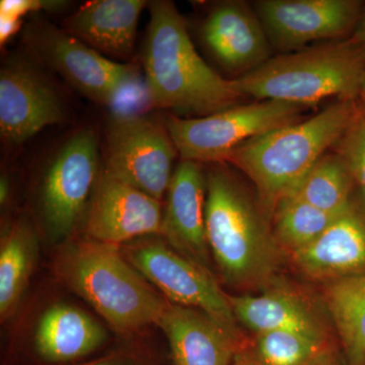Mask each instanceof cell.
Masks as SVG:
<instances>
[{
    "label": "cell",
    "instance_id": "cell-19",
    "mask_svg": "<svg viewBox=\"0 0 365 365\" xmlns=\"http://www.w3.org/2000/svg\"><path fill=\"white\" fill-rule=\"evenodd\" d=\"M144 0H93L64 21L69 35L102 55L126 60L133 53Z\"/></svg>",
    "mask_w": 365,
    "mask_h": 365
},
{
    "label": "cell",
    "instance_id": "cell-10",
    "mask_svg": "<svg viewBox=\"0 0 365 365\" xmlns=\"http://www.w3.org/2000/svg\"><path fill=\"white\" fill-rule=\"evenodd\" d=\"M98 176L97 135L79 129L56 150L43 177L41 211L53 240L66 239L76 228Z\"/></svg>",
    "mask_w": 365,
    "mask_h": 365
},
{
    "label": "cell",
    "instance_id": "cell-13",
    "mask_svg": "<svg viewBox=\"0 0 365 365\" xmlns=\"http://www.w3.org/2000/svg\"><path fill=\"white\" fill-rule=\"evenodd\" d=\"M163 210L160 201L100 173L88 217V239L121 246L140 237L160 235Z\"/></svg>",
    "mask_w": 365,
    "mask_h": 365
},
{
    "label": "cell",
    "instance_id": "cell-7",
    "mask_svg": "<svg viewBox=\"0 0 365 365\" xmlns=\"http://www.w3.org/2000/svg\"><path fill=\"white\" fill-rule=\"evenodd\" d=\"M24 39L36 60L98 104L112 108L140 81L134 64L112 61L42 19L31 21Z\"/></svg>",
    "mask_w": 365,
    "mask_h": 365
},
{
    "label": "cell",
    "instance_id": "cell-34",
    "mask_svg": "<svg viewBox=\"0 0 365 365\" xmlns=\"http://www.w3.org/2000/svg\"><path fill=\"white\" fill-rule=\"evenodd\" d=\"M232 365H249V364H244V362H240V361H237V360H234V362H232Z\"/></svg>",
    "mask_w": 365,
    "mask_h": 365
},
{
    "label": "cell",
    "instance_id": "cell-9",
    "mask_svg": "<svg viewBox=\"0 0 365 365\" xmlns=\"http://www.w3.org/2000/svg\"><path fill=\"white\" fill-rule=\"evenodd\" d=\"M177 153L165 125L143 115L112 116L108 123L106 172L160 202Z\"/></svg>",
    "mask_w": 365,
    "mask_h": 365
},
{
    "label": "cell",
    "instance_id": "cell-25",
    "mask_svg": "<svg viewBox=\"0 0 365 365\" xmlns=\"http://www.w3.org/2000/svg\"><path fill=\"white\" fill-rule=\"evenodd\" d=\"M339 215L326 212L294 196L284 197L271 218L274 237L288 256L318 239Z\"/></svg>",
    "mask_w": 365,
    "mask_h": 365
},
{
    "label": "cell",
    "instance_id": "cell-24",
    "mask_svg": "<svg viewBox=\"0 0 365 365\" xmlns=\"http://www.w3.org/2000/svg\"><path fill=\"white\" fill-rule=\"evenodd\" d=\"M356 193L349 167L336 151L327 153L319 158L288 196L326 212L339 215L351 203Z\"/></svg>",
    "mask_w": 365,
    "mask_h": 365
},
{
    "label": "cell",
    "instance_id": "cell-3",
    "mask_svg": "<svg viewBox=\"0 0 365 365\" xmlns=\"http://www.w3.org/2000/svg\"><path fill=\"white\" fill-rule=\"evenodd\" d=\"M361 112L356 100H338L307 119L242 144L225 158L253 182L272 218L281 199L289 195L319 158L336 148Z\"/></svg>",
    "mask_w": 365,
    "mask_h": 365
},
{
    "label": "cell",
    "instance_id": "cell-28",
    "mask_svg": "<svg viewBox=\"0 0 365 365\" xmlns=\"http://www.w3.org/2000/svg\"><path fill=\"white\" fill-rule=\"evenodd\" d=\"M21 21V19L1 16V21H0V40H1V44L6 42L9 38L13 37V35L20 30Z\"/></svg>",
    "mask_w": 365,
    "mask_h": 365
},
{
    "label": "cell",
    "instance_id": "cell-27",
    "mask_svg": "<svg viewBox=\"0 0 365 365\" xmlns=\"http://www.w3.org/2000/svg\"><path fill=\"white\" fill-rule=\"evenodd\" d=\"M64 6L63 1H40V0H2L0 6L1 16H11V18L21 19L24 14L36 13L43 9H53L55 11Z\"/></svg>",
    "mask_w": 365,
    "mask_h": 365
},
{
    "label": "cell",
    "instance_id": "cell-23",
    "mask_svg": "<svg viewBox=\"0 0 365 365\" xmlns=\"http://www.w3.org/2000/svg\"><path fill=\"white\" fill-rule=\"evenodd\" d=\"M38 237L25 220H16L4 235L0 248V317L11 318L28 287L36 261Z\"/></svg>",
    "mask_w": 365,
    "mask_h": 365
},
{
    "label": "cell",
    "instance_id": "cell-33",
    "mask_svg": "<svg viewBox=\"0 0 365 365\" xmlns=\"http://www.w3.org/2000/svg\"><path fill=\"white\" fill-rule=\"evenodd\" d=\"M93 365H125L123 364H120V362L117 361H104V362H98V364H93Z\"/></svg>",
    "mask_w": 365,
    "mask_h": 365
},
{
    "label": "cell",
    "instance_id": "cell-29",
    "mask_svg": "<svg viewBox=\"0 0 365 365\" xmlns=\"http://www.w3.org/2000/svg\"><path fill=\"white\" fill-rule=\"evenodd\" d=\"M351 39L357 43L365 51V14L361 16L354 32L352 34Z\"/></svg>",
    "mask_w": 365,
    "mask_h": 365
},
{
    "label": "cell",
    "instance_id": "cell-26",
    "mask_svg": "<svg viewBox=\"0 0 365 365\" xmlns=\"http://www.w3.org/2000/svg\"><path fill=\"white\" fill-rule=\"evenodd\" d=\"M336 148L347 163L357 193L365 204V115L362 110Z\"/></svg>",
    "mask_w": 365,
    "mask_h": 365
},
{
    "label": "cell",
    "instance_id": "cell-31",
    "mask_svg": "<svg viewBox=\"0 0 365 365\" xmlns=\"http://www.w3.org/2000/svg\"><path fill=\"white\" fill-rule=\"evenodd\" d=\"M319 365H345L342 364L339 357L337 356L335 352L331 354L330 356L327 357L324 359Z\"/></svg>",
    "mask_w": 365,
    "mask_h": 365
},
{
    "label": "cell",
    "instance_id": "cell-2",
    "mask_svg": "<svg viewBox=\"0 0 365 365\" xmlns=\"http://www.w3.org/2000/svg\"><path fill=\"white\" fill-rule=\"evenodd\" d=\"M143 64L151 108L204 117L237 105L242 96L198 54L174 2H148Z\"/></svg>",
    "mask_w": 365,
    "mask_h": 365
},
{
    "label": "cell",
    "instance_id": "cell-14",
    "mask_svg": "<svg viewBox=\"0 0 365 365\" xmlns=\"http://www.w3.org/2000/svg\"><path fill=\"white\" fill-rule=\"evenodd\" d=\"M237 323L254 334L287 331L331 339L330 316L304 290L276 278L260 294L230 297Z\"/></svg>",
    "mask_w": 365,
    "mask_h": 365
},
{
    "label": "cell",
    "instance_id": "cell-30",
    "mask_svg": "<svg viewBox=\"0 0 365 365\" xmlns=\"http://www.w3.org/2000/svg\"><path fill=\"white\" fill-rule=\"evenodd\" d=\"M9 182H7V179L6 177L2 176L1 181H0V202H1V205L6 204L7 199H9Z\"/></svg>",
    "mask_w": 365,
    "mask_h": 365
},
{
    "label": "cell",
    "instance_id": "cell-1",
    "mask_svg": "<svg viewBox=\"0 0 365 365\" xmlns=\"http://www.w3.org/2000/svg\"><path fill=\"white\" fill-rule=\"evenodd\" d=\"M206 174L205 225L211 256L220 276L240 290L264 289L278 278L282 250L258 196L225 163Z\"/></svg>",
    "mask_w": 365,
    "mask_h": 365
},
{
    "label": "cell",
    "instance_id": "cell-15",
    "mask_svg": "<svg viewBox=\"0 0 365 365\" xmlns=\"http://www.w3.org/2000/svg\"><path fill=\"white\" fill-rule=\"evenodd\" d=\"M200 36L217 63L240 76L271 58L272 46L254 7L246 2L215 4L204 19Z\"/></svg>",
    "mask_w": 365,
    "mask_h": 365
},
{
    "label": "cell",
    "instance_id": "cell-22",
    "mask_svg": "<svg viewBox=\"0 0 365 365\" xmlns=\"http://www.w3.org/2000/svg\"><path fill=\"white\" fill-rule=\"evenodd\" d=\"M334 352L331 339L272 331L245 340L235 360L249 365H319Z\"/></svg>",
    "mask_w": 365,
    "mask_h": 365
},
{
    "label": "cell",
    "instance_id": "cell-11",
    "mask_svg": "<svg viewBox=\"0 0 365 365\" xmlns=\"http://www.w3.org/2000/svg\"><path fill=\"white\" fill-rule=\"evenodd\" d=\"M356 0H260L254 9L272 48L284 53L309 43L339 41L361 19Z\"/></svg>",
    "mask_w": 365,
    "mask_h": 365
},
{
    "label": "cell",
    "instance_id": "cell-17",
    "mask_svg": "<svg viewBox=\"0 0 365 365\" xmlns=\"http://www.w3.org/2000/svg\"><path fill=\"white\" fill-rule=\"evenodd\" d=\"M205 202L206 175L201 163L182 160L168 189L160 235L178 253L211 271Z\"/></svg>",
    "mask_w": 365,
    "mask_h": 365
},
{
    "label": "cell",
    "instance_id": "cell-6",
    "mask_svg": "<svg viewBox=\"0 0 365 365\" xmlns=\"http://www.w3.org/2000/svg\"><path fill=\"white\" fill-rule=\"evenodd\" d=\"M307 109L278 101H256L204 117L168 116L165 125L182 160L222 163L247 141L300 121Z\"/></svg>",
    "mask_w": 365,
    "mask_h": 365
},
{
    "label": "cell",
    "instance_id": "cell-21",
    "mask_svg": "<svg viewBox=\"0 0 365 365\" xmlns=\"http://www.w3.org/2000/svg\"><path fill=\"white\" fill-rule=\"evenodd\" d=\"M323 302L347 365H365V275L327 283Z\"/></svg>",
    "mask_w": 365,
    "mask_h": 365
},
{
    "label": "cell",
    "instance_id": "cell-5",
    "mask_svg": "<svg viewBox=\"0 0 365 365\" xmlns=\"http://www.w3.org/2000/svg\"><path fill=\"white\" fill-rule=\"evenodd\" d=\"M364 78L365 51L349 38L283 53L234 79L244 98L309 108L331 98L357 100Z\"/></svg>",
    "mask_w": 365,
    "mask_h": 365
},
{
    "label": "cell",
    "instance_id": "cell-8",
    "mask_svg": "<svg viewBox=\"0 0 365 365\" xmlns=\"http://www.w3.org/2000/svg\"><path fill=\"white\" fill-rule=\"evenodd\" d=\"M122 253L169 302L204 312L227 332L244 340L230 295L220 287L212 271L178 253L165 240L131 242L125 245Z\"/></svg>",
    "mask_w": 365,
    "mask_h": 365
},
{
    "label": "cell",
    "instance_id": "cell-18",
    "mask_svg": "<svg viewBox=\"0 0 365 365\" xmlns=\"http://www.w3.org/2000/svg\"><path fill=\"white\" fill-rule=\"evenodd\" d=\"M175 365H232L245 340L199 309L168 302L158 321Z\"/></svg>",
    "mask_w": 365,
    "mask_h": 365
},
{
    "label": "cell",
    "instance_id": "cell-32",
    "mask_svg": "<svg viewBox=\"0 0 365 365\" xmlns=\"http://www.w3.org/2000/svg\"><path fill=\"white\" fill-rule=\"evenodd\" d=\"M360 102H361L362 104V112H364V114L365 115V78L364 83H362L361 88H360V93H359V97Z\"/></svg>",
    "mask_w": 365,
    "mask_h": 365
},
{
    "label": "cell",
    "instance_id": "cell-12",
    "mask_svg": "<svg viewBox=\"0 0 365 365\" xmlns=\"http://www.w3.org/2000/svg\"><path fill=\"white\" fill-rule=\"evenodd\" d=\"M66 117L61 98L37 66L7 60L0 71V133L6 143L20 145Z\"/></svg>",
    "mask_w": 365,
    "mask_h": 365
},
{
    "label": "cell",
    "instance_id": "cell-16",
    "mask_svg": "<svg viewBox=\"0 0 365 365\" xmlns=\"http://www.w3.org/2000/svg\"><path fill=\"white\" fill-rule=\"evenodd\" d=\"M312 279L333 282L365 275V204L359 193L318 239L288 255Z\"/></svg>",
    "mask_w": 365,
    "mask_h": 365
},
{
    "label": "cell",
    "instance_id": "cell-20",
    "mask_svg": "<svg viewBox=\"0 0 365 365\" xmlns=\"http://www.w3.org/2000/svg\"><path fill=\"white\" fill-rule=\"evenodd\" d=\"M107 340V332L85 312L68 304H55L41 317L35 347L42 359L63 362L86 356Z\"/></svg>",
    "mask_w": 365,
    "mask_h": 365
},
{
    "label": "cell",
    "instance_id": "cell-4",
    "mask_svg": "<svg viewBox=\"0 0 365 365\" xmlns=\"http://www.w3.org/2000/svg\"><path fill=\"white\" fill-rule=\"evenodd\" d=\"M120 248L91 239L69 242L55 259V275L118 332L158 326L169 300L153 289Z\"/></svg>",
    "mask_w": 365,
    "mask_h": 365
}]
</instances>
